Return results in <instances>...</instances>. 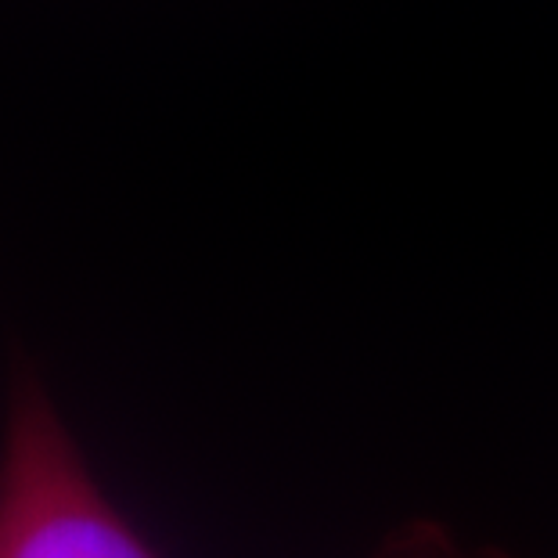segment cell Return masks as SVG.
<instances>
[{
    "mask_svg": "<svg viewBox=\"0 0 558 558\" xmlns=\"http://www.w3.org/2000/svg\"><path fill=\"white\" fill-rule=\"evenodd\" d=\"M375 558H515L508 551L486 548V544H465L436 522H408L386 537Z\"/></svg>",
    "mask_w": 558,
    "mask_h": 558,
    "instance_id": "cell-2",
    "label": "cell"
},
{
    "mask_svg": "<svg viewBox=\"0 0 558 558\" xmlns=\"http://www.w3.org/2000/svg\"><path fill=\"white\" fill-rule=\"evenodd\" d=\"M0 558H159L94 476L26 353L11 357L0 425Z\"/></svg>",
    "mask_w": 558,
    "mask_h": 558,
    "instance_id": "cell-1",
    "label": "cell"
}]
</instances>
